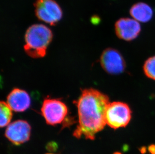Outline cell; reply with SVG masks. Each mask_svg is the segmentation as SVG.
Returning <instances> with one entry per match:
<instances>
[{
	"instance_id": "cell-1",
	"label": "cell",
	"mask_w": 155,
	"mask_h": 154,
	"mask_svg": "<svg viewBox=\"0 0 155 154\" xmlns=\"http://www.w3.org/2000/svg\"><path fill=\"white\" fill-rule=\"evenodd\" d=\"M78 109V124L73 132L76 138L84 137L94 140L95 135L105 125V112L110 103L108 96L96 89H84L75 102Z\"/></svg>"
},
{
	"instance_id": "cell-2",
	"label": "cell",
	"mask_w": 155,
	"mask_h": 154,
	"mask_svg": "<svg viewBox=\"0 0 155 154\" xmlns=\"http://www.w3.org/2000/svg\"><path fill=\"white\" fill-rule=\"evenodd\" d=\"M52 38V33L48 27L42 24L32 25L25 33V52L33 58L44 57Z\"/></svg>"
},
{
	"instance_id": "cell-3",
	"label": "cell",
	"mask_w": 155,
	"mask_h": 154,
	"mask_svg": "<svg viewBox=\"0 0 155 154\" xmlns=\"http://www.w3.org/2000/svg\"><path fill=\"white\" fill-rule=\"evenodd\" d=\"M107 125L114 129L124 128L130 122L132 111L129 105L121 102L110 103L105 112Z\"/></svg>"
},
{
	"instance_id": "cell-4",
	"label": "cell",
	"mask_w": 155,
	"mask_h": 154,
	"mask_svg": "<svg viewBox=\"0 0 155 154\" xmlns=\"http://www.w3.org/2000/svg\"><path fill=\"white\" fill-rule=\"evenodd\" d=\"M42 115L48 125L55 126L61 123L68 116V107L59 99L46 98L41 108Z\"/></svg>"
},
{
	"instance_id": "cell-5",
	"label": "cell",
	"mask_w": 155,
	"mask_h": 154,
	"mask_svg": "<svg viewBox=\"0 0 155 154\" xmlns=\"http://www.w3.org/2000/svg\"><path fill=\"white\" fill-rule=\"evenodd\" d=\"M34 7L37 17L50 25H55L62 17L61 8L54 0H37Z\"/></svg>"
},
{
	"instance_id": "cell-6",
	"label": "cell",
	"mask_w": 155,
	"mask_h": 154,
	"mask_svg": "<svg viewBox=\"0 0 155 154\" xmlns=\"http://www.w3.org/2000/svg\"><path fill=\"white\" fill-rule=\"evenodd\" d=\"M100 63L104 70L110 74H120L126 69L124 57L118 50L113 48H107L103 51Z\"/></svg>"
},
{
	"instance_id": "cell-7",
	"label": "cell",
	"mask_w": 155,
	"mask_h": 154,
	"mask_svg": "<svg viewBox=\"0 0 155 154\" xmlns=\"http://www.w3.org/2000/svg\"><path fill=\"white\" fill-rule=\"evenodd\" d=\"M31 128L27 121L19 120L10 124L5 131L6 138L16 145L29 141Z\"/></svg>"
},
{
	"instance_id": "cell-8",
	"label": "cell",
	"mask_w": 155,
	"mask_h": 154,
	"mask_svg": "<svg viewBox=\"0 0 155 154\" xmlns=\"http://www.w3.org/2000/svg\"><path fill=\"white\" fill-rule=\"evenodd\" d=\"M114 29L119 39L130 42L138 38L141 32V26L135 19L122 18L116 22Z\"/></svg>"
},
{
	"instance_id": "cell-9",
	"label": "cell",
	"mask_w": 155,
	"mask_h": 154,
	"mask_svg": "<svg viewBox=\"0 0 155 154\" xmlns=\"http://www.w3.org/2000/svg\"><path fill=\"white\" fill-rule=\"evenodd\" d=\"M7 103L16 112H22L29 108L31 99L27 92L22 89L15 88L9 93Z\"/></svg>"
},
{
	"instance_id": "cell-10",
	"label": "cell",
	"mask_w": 155,
	"mask_h": 154,
	"mask_svg": "<svg viewBox=\"0 0 155 154\" xmlns=\"http://www.w3.org/2000/svg\"><path fill=\"white\" fill-rule=\"evenodd\" d=\"M130 16L138 22L147 23L152 19L153 10L146 3L139 2L133 5L130 10Z\"/></svg>"
},
{
	"instance_id": "cell-11",
	"label": "cell",
	"mask_w": 155,
	"mask_h": 154,
	"mask_svg": "<svg viewBox=\"0 0 155 154\" xmlns=\"http://www.w3.org/2000/svg\"><path fill=\"white\" fill-rule=\"evenodd\" d=\"M1 108V120H0V126L1 128L9 125L10 123L12 117V110L9 105L6 102L1 101L0 103Z\"/></svg>"
},
{
	"instance_id": "cell-12",
	"label": "cell",
	"mask_w": 155,
	"mask_h": 154,
	"mask_svg": "<svg viewBox=\"0 0 155 154\" xmlns=\"http://www.w3.org/2000/svg\"><path fill=\"white\" fill-rule=\"evenodd\" d=\"M143 70L147 77L155 80V56L148 58L145 61Z\"/></svg>"
},
{
	"instance_id": "cell-13",
	"label": "cell",
	"mask_w": 155,
	"mask_h": 154,
	"mask_svg": "<svg viewBox=\"0 0 155 154\" xmlns=\"http://www.w3.org/2000/svg\"><path fill=\"white\" fill-rule=\"evenodd\" d=\"M47 147H48V149H50V150H51L52 151H53V150L56 149V144L54 142L50 143H49V144H48Z\"/></svg>"
},
{
	"instance_id": "cell-14",
	"label": "cell",
	"mask_w": 155,
	"mask_h": 154,
	"mask_svg": "<svg viewBox=\"0 0 155 154\" xmlns=\"http://www.w3.org/2000/svg\"></svg>"
}]
</instances>
